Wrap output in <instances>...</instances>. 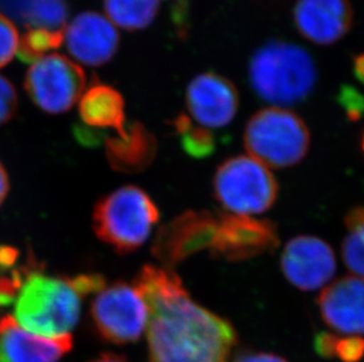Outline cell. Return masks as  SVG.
I'll return each mask as SVG.
<instances>
[{
    "label": "cell",
    "mask_w": 364,
    "mask_h": 362,
    "mask_svg": "<svg viewBox=\"0 0 364 362\" xmlns=\"http://www.w3.org/2000/svg\"><path fill=\"white\" fill-rule=\"evenodd\" d=\"M134 287L150 311L149 362H230L234 326L193 301L175 272L148 265Z\"/></svg>",
    "instance_id": "cell-1"
},
{
    "label": "cell",
    "mask_w": 364,
    "mask_h": 362,
    "mask_svg": "<svg viewBox=\"0 0 364 362\" xmlns=\"http://www.w3.org/2000/svg\"><path fill=\"white\" fill-rule=\"evenodd\" d=\"M254 92L275 107L302 103L316 87L317 67L306 48L272 40L254 52L247 67Z\"/></svg>",
    "instance_id": "cell-2"
},
{
    "label": "cell",
    "mask_w": 364,
    "mask_h": 362,
    "mask_svg": "<svg viewBox=\"0 0 364 362\" xmlns=\"http://www.w3.org/2000/svg\"><path fill=\"white\" fill-rule=\"evenodd\" d=\"M80 297L70 279L30 272L18 290L14 320L45 338L69 334L80 320Z\"/></svg>",
    "instance_id": "cell-3"
},
{
    "label": "cell",
    "mask_w": 364,
    "mask_h": 362,
    "mask_svg": "<svg viewBox=\"0 0 364 362\" xmlns=\"http://www.w3.org/2000/svg\"><path fill=\"white\" fill-rule=\"evenodd\" d=\"M152 199L136 186H124L104 197L93 211V229L118 253H130L148 240L159 222Z\"/></svg>",
    "instance_id": "cell-4"
},
{
    "label": "cell",
    "mask_w": 364,
    "mask_h": 362,
    "mask_svg": "<svg viewBox=\"0 0 364 362\" xmlns=\"http://www.w3.org/2000/svg\"><path fill=\"white\" fill-rule=\"evenodd\" d=\"M244 146L250 157L267 168H290L308 153L310 132L290 109L268 107L255 113L247 121Z\"/></svg>",
    "instance_id": "cell-5"
},
{
    "label": "cell",
    "mask_w": 364,
    "mask_h": 362,
    "mask_svg": "<svg viewBox=\"0 0 364 362\" xmlns=\"http://www.w3.org/2000/svg\"><path fill=\"white\" fill-rule=\"evenodd\" d=\"M213 190L224 209L249 216L261 214L275 204L279 185L265 165L252 157L238 155L218 168Z\"/></svg>",
    "instance_id": "cell-6"
},
{
    "label": "cell",
    "mask_w": 364,
    "mask_h": 362,
    "mask_svg": "<svg viewBox=\"0 0 364 362\" xmlns=\"http://www.w3.org/2000/svg\"><path fill=\"white\" fill-rule=\"evenodd\" d=\"M149 318L148 305L134 285L105 286L91 305L95 329L104 341L114 345L138 341L148 327Z\"/></svg>",
    "instance_id": "cell-7"
},
{
    "label": "cell",
    "mask_w": 364,
    "mask_h": 362,
    "mask_svg": "<svg viewBox=\"0 0 364 362\" xmlns=\"http://www.w3.org/2000/svg\"><path fill=\"white\" fill-rule=\"evenodd\" d=\"M86 75L78 64L65 55L50 53L32 62L25 89L32 102L51 114L69 111L85 92Z\"/></svg>",
    "instance_id": "cell-8"
},
{
    "label": "cell",
    "mask_w": 364,
    "mask_h": 362,
    "mask_svg": "<svg viewBox=\"0 0 364 362\" xmlns=\"http://www.w3.org/2000/svg\"><path fill=\"white\" fill-rule=\"evenodd\" d=\"M287 280L302 290H316L328 284L336 272L331 247L316 236H296L285 245L281 258Z\"/></svg>",
    "instance_id": "cell-9"
},
{
    "label": "cell",
    "mask_w": 364,
    "mask_h": 362,
    "mask_svg": "<svg viewBox=\"0 0 364 362\" xmlns=\"http://www.w3.org/2000/svg\"><path fill=\"white\" fill-rule=\"evenodd\" d=\"M272 222L237 214H220L211 252L225 259L243 260L264 253L277 246Z\"/></svg>",
    "instance_id": "cell-10"
},
{
    "label": "cell",
    "mask_w": 364,
    "mask_h": 362,
    "mask_svg": "<svg viewBox=\"0 0 364 362\" xmlns=\"http://www.w3.org/2000/svg\"><path fill=\"white\" fill-rule=\"evenodd\" d=\"M186 98L190 114L204 128L227 126L240 107V96L234 84L213 72L196 75L188 85Z\"/></svg>",
    "instance_id": "cell-11"
},
{
    "label": "cell",
    "mask_w": 364,
    "mask_h": 362,
    "mask_svg": "<svg viewBox=\"0 0 364 362\" xmlns=\"http://www.w3.org/2000/svg\"><path fill=\"white\" fill-rule=\"evenodd\" d=\"M64 41L73 58L89 66L110 62L119 45L117 28L98 12H82L65 26Z\"/></svg>",
    "instance_id": "cell-12"
},
{
    "label": "cell",
    "mask_w": 364,
    "mask_h": 362,
    "mask_svg": "<svg viewBox=\"0 0 364 362\" xmlns=\"http://www.w3.org/2000/svg\"><path fill=\"white\" fill-rule=\"evenodd\" d=\"M217 218L210 213L188 212L161 229L154 253L165 263H176L213 246Z\"/></svg>",
    "instance_id": "cell-13"
},
{
    "label": "cell",
    "mask_w": 364,
    "mask_h": 362,
    "mask_svg": "<svg viewBox=\"0 0 364 362\" xmlns=\"http://www.w3.org/2000/svg\"><path fill=\"white\" fill-rule=\"evenodd\" d=\"M354 11L349 0H297L294 21L303 37L317 45H331L350 31Z\"/></svg>",
    "instance_id": "cell-14"
},
{
    "label": "cell",
    "mask_w": 364,
    "mask_h": 362,
    "mask_svg": "<svg viewBox=\"0 0 364 362\" xmlns=\"http://www.w3.org/2000/svg\"><path fill=\"white\" fill-rule=\"evenodd\" d=\"M321 317L333 331L364 334V279L344 277L324 288L318 300Z\"/></svg>",
    "instance_id": "cell-15"
},
{
    "label": "cell",
    "mask_w": 364,
    "mask_h": 362,
    "mask_svg": "<svg viewBox=\"0 0 364 362\" xmlns=\"http://www.w3.org/2000/svg\"><path fill=\"white\" fill-rule=\"evenodd\" d=\"M73 335L45 338L26 331L14 317L0 319V362H57L73 349Z\"/></svg>",
    "instance_id": "cell-16"
},
{
    "label": "cell",
    "mask_w": 364,
    "mask_h": 362,
    "mask_svg": "<svg viewBox=\"0 0 364 362\" xmlns=\"http://www.w3.org/2000/svg\"><path fill=\"white\" fill-rule=\"evenodd\" d=\"M80 114L85 126L112 128L124 141L129 138L123 97L111 86L100 82L90 86L80 99Z\"/></svg>",
    "instance_id": "cell-17"
},
{
    "label": "cell",
    "mask_w": 364,
    "mask_h": 362,
    "mask_svg": "<svg viewBox=\"0 0 364 362\" xmlns=\"http://www.w3.org/2000/svg\"><path fill=\"white\" fill-rule=\"evenodd\" d=\"M107 150L111 164L118 170L134 171L141 170L155 155L154 138L141 125L130 127L127 139L111 138L107 141Z\"/></svg>",
    "instance_id": "cell-18"
},
{
    "label": "cell",
    "mask_w": 364,
    "mask_h": 362,
    "mask_svg": "<svg viewBox=\"0 0 364 362\" xmlns=\"http://www.w3.org/2000/svg\"><path fill=\"white\" fill-rule=\"evenodd\" d=\"M159 6L161 0H104L109 21L127 31H137L151 24Z\"/></svg>",
    "instance_id": "cell-19"
},
{
    "label": "cell",
    "mask_w": 364,
    "mask_h": 362,
    "mask_svg": "<svg viewBox=\"0 0 364 362\" xmlns=\"http://www.w3.org/2000/svg\"><path fill=\"white\" fill-rule=\"evenodd\" d=\"M346 226L349 233L342 243V258L356 277L364 279V207L349 211Z\"/></svg>",
    "instance_id": "cell-20"
},
{
    "label": "cell",
    "mask_w": 364,
    "mask_h": 362,
    "mask_svg": "<svg viewBox=\"0 0 364 362\" xmlns=\"http://www.w3.org/2000/svg\"><path fill=\"white\" fill-rule=\"evenodd\" d=\"M175 126L182 138L183 148L191 157H208L215 150V139L208 128L195 126L186 116H178Z\"/></svg>",
    "instance_id": "cell-21"
},
{
    "label": "cell",
    "mask_w": 364,
    "mask_h": 362,
    "mask_svg": "<svg viewBox=\"0 0 364 362\" xmlns=\"http://www.w3.org/2000/svg\"><path fill=\"white\" fill-rule=\"evenodd\" d=\"M31 28L53 32L65 30V6L62 0H36L28 13Z\"/></svg>",
    "instance_id": "cell-22"
},
{
    "label": "cell",
    "mask_w": 364,
    "mask_h": 362,
    "mask_svg": "<svg viewBox=\"0 0 364 362\" xmlns=\"http://www.w3.org/2000/svg\"><path fill=\"white\" fill-rule=\"evenodd\" d=\"M64 40V32H53L43 28H31L21 38L19 43V55L24 62H36L44 57L46 51L58 48Z\"/></svg>",
    "instance_id": "cell-23"
},
{
    "label": "cell",
    "mask_w": 364,
    "mask_h": 362,
    "mask_svg": "<svg viewBox=\"0 0 364 362\" xmlns=\"http://www.w3.org/2000/svg\"><path fill=\"white\" fill-rule=\"evenodd\" d=\"M21 37L14 23L0 11V69L18 53Z\"/></svg>",
    "instance_id": "cell-24"
},
{
    "label": "cell",
    "mask_w": 364,
    "mask_h": 362,
    "mask_svg": "<svg viewBox=\"0 0 364 362\" xmlns=\"http://www.w3.org/2000/svg\"><path fill=\"white\" fill-rule=\"evenodd\" d=\"M335 358L342 362H360L364 358V339L356 335L337 339Z\"/></svg>",
    "instance_id": "cell-25"
},
{
    "label": "cell",
    "mask_w": 364,
    "mask_h": 362,
    "mask_svg": "<svg viewBox=\"0 0 364 362\" xmlns=\"http://www.w3.org/2000/svg\"><path fill=\"white\" fill-rule=\"evenodd\" d=\"M17 93L10 80L0 75V126L14 116L17 109Z\"/></svg>",
    "instance_id": "cell-26"
},
{
    "label": "cell",
    "mask_w": 364,
    "mask_h": 362,
    "mask_svg": "<svg viewBox=\"0 0 364 362\" xmlns=\"http://www.w3.org/2000/svg\"><path fill=\"white\" fill-rule=\"evenodd\" d=\"M342 106L347 111V114L351 120H358L364 113V96L361 93L347 86L340 96Z\"/></svg>",
    "instance_id": "cell-27"
},
{
    "label": "cell",
    "mask_w": 364,
    "mask_h": 362,
    "mask_svg": "<svg viewBox=\"0 0 364 362\" xmlns=\"http://www.w3.org/2000/svg\"><path fill=\"white\" fill-rule=\"evenodd\" d=\"M337 336L333 333L328 331H321L315 335L314 340V349L315 352L324 359H333L335 358V349H336Z\"/></svg>",
    "instance_id": "cell-28"
},
{
    "label": "cell",
    "mask_w": 364,
    "mask_h": 362,
    "mask_svg": "<svg viewBox=\"0 0 364 362\" xmlns=\"http://www.w3.org/2000/svg\"><path fill=\"white\" fill-rule=\"evenodd\" d=\"M234 362H288V360L272 353L243 352L235 358Z\"/></svg>",
    "instance_id": "cell-29"
},
{
    "label": "cell",
    "mask_w": 364,
    "mask_h": 362,
    "mask_svg": "<svg viewBox=\"0 0 364 362\" xmlns=\"http://www.w3.org/2000/svg\"><path fill=\"white\" fill-rule=\"evenodd\" d=\"M17 259V251L10 247H0V270H5L14 266Z\"/></svg>",
    "instance_id": "cell-30"
},
{
    "label": "cell",
    "mask_w": 364,
    "mask_h": 362,
    "mask_svg": "<svg viewBox=\"0 0 364 362\" xmlns=\"http://www.w3.org/2000/svg\"><path fill=\"white\" fill-rule=\"evenodd\" d=\"M9 177H7L6 171L4 168L3 165L0 163V205L3 204L4 200L6 198L7 193H9Z\"/></svg>",
    "instance_id": "cell-31"
},
{
    "label": "cell",
    "mask_w": 364,
    "mask_h": 362,
    "mask_svg": "<svg viewBox=\"0 0 364 362\" xmlns=\"http://www.w3.org/2000/svg\"><path fill=\"white\" fill-rule=\"evenodd\" d=\"M90 362H129L127 358H124L123 356L116 354V353H100V356L91 360Z\"/></svg>",
    "instance_id": "cell-32"
},
{
    "label": "cell",
    "mask_w": 364,
    "mask_h": 362,
    "mask_svg": "<svg viewBox=\"0 0 364 362\" xmlns=\"http://www.w3.org/2000/svg\"><path fill=\"white\" fill-rule=\"evenodd\" d=\"M354 73L356 78L364 84V55H360L354 60Z\"/></svg>",
    "instance_id": "cell-33"
},
{
    "label": "cell",
    "mask_w": 364,
    "mask_h": 362,
    "mask_svg": "<svg viewBox=\"0 0 364 362\" xmlns=\"http://www.w3.org/2000/svg\"><path fill=\"white\" fill-rule=\"evenodd\" d=\"M362 147H363V150H364V136H363V139H362Z\"/></svg>",
    "instance_id": "cell-34"
},
{
    "label": "cell",
    "mask_w": 364,
    "mask_h": 362,
    "mask_svg": "<svg viewBox=\"0 0 364 362\" xmlns=\"http://www.w3.org/2000/svg\"><path fill=\"white\" fill-rule=\"evenodd\" d=\"M0 306H3V302H1V300H0Z\"/></svg>",
    "instance_id": "cell-35"
}]
</instances>
